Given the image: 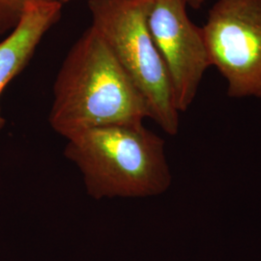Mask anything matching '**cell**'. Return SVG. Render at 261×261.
Segmentation results:
<instances>
[{
  "instance_id": "obj_8",
  "label": "cell",
  "mask_w": 261,
  "mask_h": 261,
  "mask_svg": "<svg viewBox=\"0 0 261 261\" xmlns=\"http://www.w3.org/2000/svg\"><path fill=\"white\" fill-rule=\"evenodd\" d=\"M187 6L192 7L193 9L201 8L208 0H185Z\"/></svg>"
},
{
  "instance_id": "obj_4",
  "label": "cell",
  "mask_w": 261,
  "mask_h": 261,
  "mask_svg": "<svg viewBox=\"0 0 261 261\" xmlns=\"http://www.w3.org/2000/svg\"><path fill=\"white\" fill-rule=\"evenodd\" d=\"M201 28L227 95L261 99V0H217Z\"/></svg>"
},
{
  "instance_id": "obj_5",
  "label": "cell",
  "mask_w": 261,
  "mask_h": 261,
  "mask_svg": "<svg viewBox=\"0 0 261 261\" xmlns=\"http://www.w3.org/2000/svg\"><path fill=\"white\" fill-rule=\"evenodd\" d=\"M185 0H143L146 24L171 81L178 111L194 103L211 67L202 28L189 19Z\"/></svg>"
},
{
  "instance_id": "obj_9",
  "label": "cell",
  "mask_w": 261,
  "mask_h": 261,
  "mask_svg": "<svg viewBox=\"0 0 261 261\" xmlns=\"http://www.w3.org/2000/svg\"><path fill=\"white\" fill-rule=\"evenodd\" d=\"M57 1H59L61 4H64V3H67V2H69L71 0H57Z\"/></svg>"
},
{
  "instance_id": "obj_7",
  "label": "cell",
  "mask_w": 261,
  "mask_h": 261,
  "mask_svg": "<svg viewBox=\"0 0 261 261\" xmlns=\"http://www.w3.org/2000/svg\"><path fill=\"white\" fill-rule=\"evenodd\" d=\"M40 0H0V34L17 27L28 4Z\"/></svg>"
},
{
  "instance_id": "obj_3",
  "label": "cell",
  "mask_w": 261,
  "mask_h": 261,
  "mask_svg": "<svg viewBox=\"0 0 261 261\" xmlns=\"http://www.w3.org/2000/svg\"><path fill=\"white\" fill-rule=\"evenodd\" d=\"M92 28L103 38L148 107L150 118L169 136L180 127L168 69L146 24L143 0H89Z\"/></svg>"
},
{
  "instance_id": "obj_6",
  "label": "cell",
  "mask_w": 261,
  "mask_h": 261,
  "mask_svg": "<svg viewBox=\"0 0 261 261\" xmlns=\"http://www.w3.org/2000/svg\"><path fill=\"white\" fill-rule=\"evenodd\" d=\"M62 5L57 0L29 3L8 37L0 42V96L10 82L27 67L45 34L60 19ZM5 119L0 111V130Z\"/></svg>"
},
{
  "instance_id": "obj_1",
  "label": "cell",
  "mask_w": 261,
  "mask_h": 261,
  "mask_svg": "<svg viewBox=\"0 0 261 261\" xmlns=\"http://www.w3.org/2000/svg\"><path fill=\"white\" fill-rule=\"evenodd\" d=\"M148 107L103 38L92 27L66 56L54 85L53 130L69 139L94 128L140 124Z\"/></svg>"
},
{
  "instance_id": "obj_2",
  "label": "cell",
  "mask_w": 261,
  "mask_h": 261,
  "mask_svg": "<svg viewBox=\"0 0 261 261\" xmlns=\"http://www.w3.org/2000/svg\"><path fill=\"white\" fill-rule=\"evenodd\" d=\"M66 140L64 156L95 200L157 196L171 186L165 140L143 123L94 128Z\"/></svg>"
}]
</instances>
